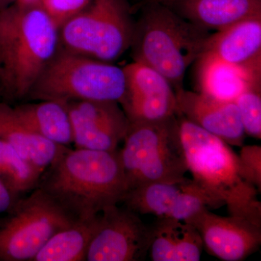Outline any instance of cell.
I'll list each match as a JSON object with an SVG mask.
<instances>
[{
  "instance_id": "obj_14",
  "label": "cell",
  "mask_w": 261,
  "mask_h": 261,
  "mask_svg": "<svg viewBox=\"0 0 261 261\" xmlns=\"http://www.w3.org/2000/svg\"><path fill=\"white\" fill-rule=\"evenodd\" d=\"M175 92L176 114L185 117L228 145H243L246 135L235 102H222L183 88Z\"/></svg>"
},
{
  "instance_id": "obj_20",
  "label": "cell",
  "mask_w": 261,
  "mask_h": 261,
  "mask_svg": "<svg viewBox=\"0 0 261 261\" xmlns=\"http://www.w3.org/2000/svg\"><path fill=\"white\" fill-rule=\"evenodd\" d=\"M13 108L18 116L44 138L64 147L73 144L71 123L65 102L39 100Z\"/></svg>"
},
{
  "instance_id": "obj_5",
  "label": "cell",
  "mask_w": 261,
  "mask_h": 261,
  "mask_svg": "<svg viewBox=\"0 0 261 261\" xmlns=\"http://www.w3.org/2000/svg\"><path fill=\"white\" fill-rule=\"evenodd\" d=\"M126 93L123 68L58 47L27 100L113 101Z\"/></svg>"
},
{
  "instance_id": "obj_12",
  "label": "cell",
  "mask_w": 261,
  "mask_h": 261,
  "mask_svg": "<svg viewBox=\"0 0 261 261\" xmlns=\"http://www.w3.org/2000/svg\"><path fill=\"white\" fill-rule=\"evenodd\" d=\"M123 68L126 93L120 106L129 122L161 121L176 114V92L162 74L137 61Z\"/></svg>"
},
{
  "instance_id": "obj_23",
  "label": "cell",
  "mask_w": 261,
  "mask_h": 261,
  "mask_svg": "<svg viewBox=\"0 0 261 261\" xmlns=\"http://www.w3.org/2000/svg\"><path fill=\"white\" fill-rule=\"evenodd\" d=\"M245 135L261 138L260 83L252 84L235 99Z\"/></svg>"
},
{
  "instance_id": "obj_26",
  "label": "cell",
  "mask_w": 261,
  "mask_h": 261,
  "mask_svg": "<svg viewBox=\"0 0 261 261\" xmlns=\"http://www.w3.org/2000/svg\"><path fill=\"white\" fill-rule=\"evenodd\" d=\"M20 198L15 197L0 179V214L9 212Z\"/></svg>"
},
{
  "instance_id": "obj_7",
  "label": "cell",
  "mask_w": 261,
  "mask_h": 261,
  "mask_svg": "<svg viewBox=\"0 0 261 261\" xmlns=\"http://www.w3.org/2000/svg\"><path fill=\"white\" fill-rule=\"evenodd\" d=\"M135 25L128 0H91L60 27L59 46L113 63L130 47Z\"/></svg>"
},
{
  "instance_id": "obj_10",
  "label": "cell",
  "mask_w": 261,
  "mask_h": 261,
  "mask_svg": "<svg viewBox=\"0 0 261 261\" xmlns=\"http://www.w3.org/2000/svg\"><path fill=\"white\" fill-rule=\"evenodd\" d=\"M138 214L186 221L204 209L221 207L192 179L147 184L128 190L122 202Z\"/></svg>"
},
{
  "instance_id": "obj_1",
  "label": "cell",
  "mask_w": 261,
  "mask_h": 261,
  "mask_svg": "<svg viewBox=\"0 0 261 261\" xmlns=\"http://www.w3.org/2000/svg\"><path fill=\"white\" fill-rule=\"evenodd\" d=\"M37 187L75 219L97 216L118 205L127 192L119 149L67 147L41 175Z\"/></svg>"
},
{
  "instance_id": "obj_28",
  "label": "cell",
  "mask_w": 261,
  "mask_h": 261,
  "mask_svg": "<svg viewBox=\"0 0 261 261\" xmlns=\"http://www.w3.org/2000/svg\"><path fill=\"white\" fill-rule=\"evenodd\" d=\"M16 0H0V11L14 5Z\"/></svg>"
},
{
  "instance_id": "obj_19",
  "label": "cell",
  "mask_w": 261,
  "mask_h": 261,
  "mask_svg": "<svg viewBox=\"0 0 261 261\" xmlns=\"http://www.w3.org/2000/svg\"><path fill=\"white\" fill-rule=\"evenodd\" d=\"M199 92L222 102H234L252 84L260 83L261 73L228 64L207 54L197 60Z\"/></svg>"
},
{
  "instance_id": "obj_17",
  "label": "cell",
  "mask_w": 261,
  "mask_h": 261,
  "mask_svg": "<svg viewBox=\"0 0 261 261\" xmlns=\"http://www.w3.org/2000/svg\"><path fill=\"white\" fill-rule=\"evenodd\" d=\"M168 6L195 25L216 32L261 16V0H174Z\"/></svg>"
},
{
  "instance_id": "obj_15",
  "label": "cell",
  "mask_w": 261,
  "mask_h": 261,
  "mask_svg": "<svg viewBox=\"0 0 261 261\" xmlns=\"http://www.w3.org/2000/svg\"><path fill=\"white\" fill-rule=\"evenodd\" d=\"M202 54L261 73V16L241 20L211 34Z\"/></svg>"
},
{
  "instance_id": "obj_11",
  "label": "cell",
  "mask_w": 261,
  "mask_h": 261,
  "mask_svg": "<svg viewBox=\"0 0 261 261\" xmlns=\"http://www.w3.org/2000/svg\"><path fill=\"white\" fill-rule=\"evenodd\" d=\"M69 113L75 148L112 152L124 140L129 121L113 101L65 102Z\"/></svg>"
},
{
  "instance_id": "obj_18",
  "label": "cell",
  "mask_w": 261,
  "mask_h": 261,
  "mask_svg": "<svg viewBox=\"0 0 261 261\" xmlns=\"http://www.w3.org/2000/svg\"><path fill=\"white\" fill-rule=\"evenodd\" d=\"M149 255L153 261H198L203 243L200 233L190 223L158 218L152 225Z\"/></svg>"
},
{
  "instance_id": "obj_25",
  "label": "cell",
  "mask_w": 261,
  "mask_h": 261,
  "mask_svg": "<svg viewBox=\"0 0 261 261\" xmlns=\"http://www.w3.org/2000/svg\"><path fill=\"white\" fill-rule=\"evenodd\" d=\"M239 157L240 169L243 178L261 190V147L247 145L242 147Z\"/></svg>"
},
{
  "instance_id": "obj_24",
  "label": "cell",
  "mask_w": 261,
  "mask_h": 261,
  "mask_svg": "<svg viewBox=\"0 0 261 261\" xmlns=\"http://www.w3.org/2000/svg\"><path fill=\"white\" fill-rule=\"evenodd\" d=\"M91 0H39V5L58 29L89 4Z\"/></svg>"
},
{
  "instance_id": "obj_8",
  "label": "cell",
  "mask_w": 261,
  "mask_h": 261,
  "mask_svg": "<svg viewBox=\"0 0 261 261\" xmlns=\"http://www.w3.org/2000/svg\"><path fill=\"white\" fill-rule=\"evenodd\" d=\"M76 220L37 187L0 219V261H32L53 235Z\"/></svg>"
},
{
  "instance_id": "obj_22",
  "label": "cell",
  "mask_w": 261,
  "mask_h": 261,
  "mask_svg": "<svg viewBox=\"0 0 261 261\" xmlns=\"http://www.w3.org/2000/svg\"><path fill=\"white\" fill-rule=\"evenodd\" d=\"M41 174L9 144L0 140V179L18 198L35 190Z\"/></svg>"
},
{
  "instance_id": "obj_16",
  "label": "cell",
  "mask_w": 261,
  "mask_h": 261,
  "mask_svg": "<svg viewBox=\"0 0 261 261\" xmlns=\"http://www.w3.org/2000/svg\"><path fill=\"white\" fill-rule=\"evenodd\" d=\"M0 140L13 147L41 175L67 147L44 138L27 124L9 103L0 100Z\"/></svg>"
},
{
  "instance_id": "obj_2",
  "label": "cell",
  "mask_w": 261,
  "mask_h": 261,
  "mask_svg": "<svg viewBox=\"0 0 261 261\" xmlns=\"http://www.w3.org/2000/svg\"><path fill=\"white\" fill-rule=\"evenodd\" d=\"M59 47V29L37 5L0 11V98L27 99Z\"/></svg>"
},
{
  "instance_id": "obj_3",
  "label": "cell",
  "mask_w": 261,
  "mask_h": 261,
  "mask_svg": "<svg viewBox=\"0 0 261 261\" xmlns=\"http://www.w3.org/2000/svg\"><path fill=\"white\" fill-rule=\"evenodd\" d=\"M187 169L192 180L228 214L261 225V203L256 187L242 175L238 154L230 145L176 114Z\"/></svg>"
},
{
  "instance_id": "obj_27",
  "label": "cell",
  "mask_w": 261,
  "mask_h": 261,
  "mask_svg": "<svg viewBox=\"0 0 261 261\" xmlns=\"http://www.w3.org/2000/svg\"><path fill=\"white\" fill-rule=\"evenodd\" d=\"M39 0H16L15 5L20 8H28L39 5Z\"/></svg>"
},
{
  "instance_id": "obj_29",
  "label": "cell",
  "mask_w": 261,
  "mask_h": 261,
  "mask_svg": "<svg viewBox=\"0 0 261 261\" xmlns=\"http://www.w3.org/2000/svg\"><path fill=\"white\" fill-rule=\"evenodd\" d=\"M158 1L161 2V3H163V4L169 5L171 4L174 0H158Z\"/></svg>"
},
{
  "instance_id": "obj_6",
  "label": "cell",
  "mask_w": 261,
  "mask_h": 261,
  "mask_svg": "<svg viewBox=\"0 0 261 261\" xmlns=\"http://www.w3.org/2000/svg\"><path fill=\"white\" fill-rule=\"evenodd\" d=\"M123 142L119 154L127 191L176 181L188 172L176 115L161 121L129 122Z\"/></svg>"
},
{
  "instance_id": "obj_21",
  "label": "cell",
  "mask_w": 261,
  "mask_h": 261,
  "mask_svg": "<svg viewBox=\"0 0 261 261\" xmlns=\"http://www.w3.org/2000/svg\"><path fill=\"white\" fill-rule=\"evenodd\" d=\"M99 218L100 214L89 219H78L58 231L48 240L32 261L86 260Z\"/></svg>"
},
{
  "instance_id": "obj_4",
  "label": "cell",
  "mask_w": 261,
  "mask_h": 261,
  "mask_svg": "<svg viewBox=\"0 0 261 261\" xmlns=\"http://www.w3.org/2000/svg\"><path fill=\"white\" fill-rule=\"evenodd\" d=\"M210 35L168 5L152 0L135 22L130 48L135 61L157 70L176 92L183 88L187 68L202 56Z\"/></svg>"
},
{
  "instance_id": "obj_9",
  "label": "cell",
  "mask_w": 261,
  "mask_h": 261,
  "mask_svg": "<svg viewBox=\"0 0 261 261\" xmlns=\"http://www.w3.org/2000/svg\"><path fill=\"white\" fill-rule=\"evenodd\" d=\"M152 226L125 206L106 208L89 244L87 261H142L148 255Z\"/></svg>"
},
{
  "instance_id": "obj_13",
  "label": "cell",
  "mask_w": 261,
  "mask_h": 261,
  "mask_svg": "<svg viewBox=\"0 0 261 261\" xmlns=\"http://www.w3.org/2000/svg\"><path fill=\"white\" fill-rule=\"evenodd\" d=\"M185 222L197 228L203 247L225 261H241L258 250L261 225L240 216H221L204 209Z\"/></svg>"
}]
</instances>
